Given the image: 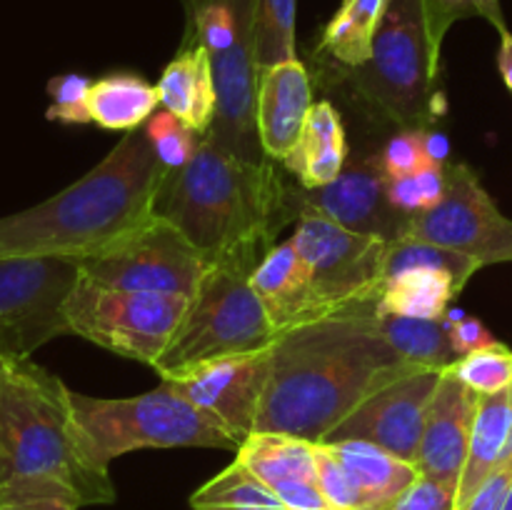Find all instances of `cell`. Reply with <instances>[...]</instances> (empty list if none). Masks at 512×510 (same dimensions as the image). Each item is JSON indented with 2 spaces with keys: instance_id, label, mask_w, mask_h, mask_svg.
I'll return each mask as SVG.
<instances>
[{
  "instance_id": "d590c367",
  "label": "cell",
  "mask_w": 512,
  "mask_h": 510,
  "mask_svg": "<svg viewBox=\"0 0 512 510\" xmlns=\"http://www.w3.org/2000/svg\"><path fill=\"white\" fill-rule=\"evenodd\" d=\"M315 463H318V485L333 510H363V498L353 478L325 443L315 445Z\"/></svg>"
},
{
  "instance_id": "5b68a950",
  "label": "cell",
  "mask_w": 512,
  "mask_h": 510,
  "mask_svg": "<svg viewBox=\"0 0 512 510\" xmlns=\"http://www.w3.org/2000/svg\"><path fill=\"white\" fill-rule=\"evenodd\" d=\"M70 408L80 443L98 468L143 448H220L240 445L210 415L195 408L173 383L135 398H93L70 390Z\"/></svg>"
},
{
  "instance_id": "f546056e",
  "label": "cell",
  "mask_w": 512,
  "mask_h": 510,
  "mask_svg": "<svg viewBox=\"0 0 512 510\" xmlns=\"http://www.w3.org/2000/svg\"><path fill=\"white\" fill-rule=\"evenodd\" d=\"M295 13H298V0H258V13H255V63H258V70L298 60Z\"/></svg>"
},
{
  "instance_id": "d4e9b609",
  "label": "cell",
  "mask_w": 512,
  "mask_h": 510,
  "mask_svg": "<svg viewBox=\"0 0 512 510\" xmlns=\"http://www.w3.org/2000/svg\"><path fill=\"white\" fill-rule=\"evenodd\" d=\"M463 288V280L448 270L405 268L385 278L375 313L400 318H443L450 300Z\"/></svg>"
},
{
  "instance_id": "9c48e42d",
  "label": "cell",
  "mask_w": 512,
  "mask_h": 510,
  "mask_svg": "<svg viewBox=\"0 0 512 510\" xmlns=\"http://www.w3.org/2000/svg\"><path fill=\"white\" fill-rule=\"evenodd\" d=\"M188 298L105 288L80 273L65 303L68 333L123 358L155 365L173 340Z\"/></svg>"
},
{
  "instance_id": "7bdbcfd3",
  "label": "cell",
  "mask_w": 512,
  "mask_h": 510,
  "mask_svg": "<svg viewBox=\"0 0 512 510\" xmlns=\"http://www.w3.org/2000/svg\"><path fill=\"white\" fill-rule=\"evenodd\" d=\"M500 510H512V485H510V490H508V498H505L503 508H500Z\"/></svg>"
},
{
  "instance_id": "e575fe53",
  "label": "cell",
  "mask_w": 512,
  "mask_h": 510,
  "mask_svg": "<svg viewBox=\"0 0 512 510\" xmlns=\"http://www.w3.org/2000/svg\"><path fill=\"white\" fill-rule=\"evenodd\" d=\"M93 80L78 73L55 75L48 83L50 108L45 110V118L65 125H85L90 123L88 113V93Z\"/></svg>"
},
{
  "instance_id": "603a6c76",
  "label": "cell",
  "mask_w": 512,
  "mask_h": 510,
  "mask_svg": "<svg viewBox=\"0 0 512 510\" xmlns=\"http://www.w3.org/2000/svg\"><path fill=\"white\" fill-rule=\"evenodd\" d=\"M343 463L363 498V510H388L418 478V468L368 440L325 443Z\"/></svg>"
},
{
  "instance_id": "83f0119b",
  "label": "cell",
  "mask_w": 512,
  "mask_h": 510,
  "mask_svg": "<svg viewBox=\"0 0 512 510\" xmlns=\"http://www.w3.org/2000/svg\"><path fill=\"white\" fill-rule=\"evenodd\" d=\"M388 3L390 0H343L338 13L325 25L320 50L345 68L368 63Z\"/></svg>"
},
{
  "instance_id": "4316f807",
  "label": "cell",
  "mask_w": 512,
  "mask_h": 510,
  "mask_svg": "<svg viewBox=\"0 0 512 510\" xmlns=\"http://www.w3.org/2000/svg\"><path fill=\"white\" fill-rule=\"evenodd\" d=\"M383 338L395 353L418 368L448 370L458 360L450 340L458 313H445L443 318H400V315L375 313Z\"/></svg>"
},
{
  "instance_id": "ba28073f",
  "label": "cell",
  "mask_w": 512,
  "mask_h": 510,
  "mask_svg": "<svg viewBox=\"0 0 512 510\" xmlns=\"http://www.w3.org/2000/svg\"><path fill=\"white\" fill-rule=\"evenodd\" d=\"M348 70L355 93L400 130L428 128L443 110L423 0H390L370 60Z\"/></svg>"
},
{
  "instance_id": "d6a6232c",
  "label": "cell",
  "mask_w": 512,
  "mask_h": 510,
  "mask_svg": "<svg viewBox=\"0 0 512 510\" xmlns=\"http://www.w3.org/2000/svg\"><path fill=\"white\" fill-rule=\"evenodd\" d=\"M145 135L153 145L155 155L168 170H180L198 148L203 133H195L190 125H185L178 115L168 110H155L145 123Z\"/></svg>"
},
{
  "instance_id": "836d02e7",
  "label": "cell",
  "mask_w": 512,
  "mask_h": 510,
  "mask_svg": "<svg viewBox=\"0 0 512 510\" xmlns=\"http://www.w3.org/2000/svg\"><path fill=\"white\" fill-rule=\"evenodd\" d=\"M445 193V163H425L418 173L388 178L390 203L408 215H420L433 208Z\"/></svg>"
},
{
  "instance_id": "74e56055",
  "label": "cell",
  "mask_w": 512,
  "mask_h": 510,
  "mask_svg": "<svg viewBox=\"0 0 512 510\" xmlns=\"http://www.w3.org/2000/svg\"><path fill=\"white\" fill-rule=\"evenodd\" d=\"M388 510H458V493L438 480L418 475Z\"/></svg>"
},
{
  "instance_id": "44dd1931",
  "label": "cell",
  "mask_w": 512,
  "mask_h": 510,
  "mask_svg": "<svg viewBox=\"0 0 512 510\" xmlns=\"http://www.w3.org/2000/svg\"><path fill=\"white\" fill-rule=\"evenodd\" d=\"M155 88L163 110L178 115L195 133H208L218 113V90L205 48L180 45Z\"/></svg>"
},
{
  "instance_id": "cb8c5ba5",
  "label": "cell",
  "mask_w": 512,
  "mask_h": 510,
  "mask_svg": "<svg viewBox=\"0 0 512 510\" xmlns=\"http://www.w3.org/2000/svg\"><path fill=\"white\" fill-rule=\"evenodd\" d=\"M512 433V388L495 395H480L475 410L473 430H470L468 463H465L463 480L458 488V510L475 495V490L485 483L500 458L505 455Z\"/></svg>"
},
{
  "instance_id": "f1b7e54d",
  "label": "cell",
  "mask_w": 512,
  "mask_h": 510,
  "mask_svg": "<svg viewBox=\"0 0 512 510\" xmlns=\"http://www.w3.org/2000/svg\"><path fill=\"white\" fill-rule=\"evenodd\" d=\"M193 510H288L278 495L250 473L240 460H233L215 478L190 495Z\"/></svg>"
},
{
  "instance_id": "30bf717a",
  "label": "cell",
  "mask_w": 512,
  "mask_h": 510,
  "mask_svg": "<svg viewBox=\"0 0 512 510\" xmlns=\"http://www.w3.org/2000/svg\"><path fill=\"white\" fill-rule=\"evenodd\" d=\"M290 240L303 255L325 315L378 305L390 243L353 233L318 213H300Z\"/></svg>"
},
{
  "instance_id": "ffe728a7",
  "label": "cell",
  "mask_w": 512,
  "mask_h": 510,
  "mask_svg": "<svg viewBox=\"0 0 512 510\" xmlns=\"http://www.w3.org/2000/svg\"><path fill=\"white\" fill-rule=\"evenodd\" d=\"M255 293L263 300L273 330L278 338L298 325L328 318L315 298L308 268L293 240L275 243L250 273Z\"/></svg>"
},
{
  "instance_id": "1f68e13d",
  "label": "cell",
  "mask_w": 512,
  "mask_h": 510,
  "mask_svg": "<svg viewBox=\"0 0 512 510\" xmlns=\"http://www.w3.org/2000/svg\"><path fill=\"white\" fill-rule=\"evenodd\" d=\"M448 370L478 395L503 393L512 388V350L498 340L495 345L463 355Z\"/></svg>"
},
{
  "instance_id": "7a4b0ae2",
  "label": "cell",
  "mask_w": 512,
  "mask_h": 510,
  "mask_svg": "<svg viewBox=\"0 0 512 510\" xmlns=\"http://www.w3.org/2000/svg\"><path fill=\"white\" fill-rule=\"evenodd\" d=\"M155 215L173 223L210 265L253 270L293 218L290 188L275 160L240 158L210 133H203L183 168L170 170Z\"/></svg>"
},
{
  "instance_id": "d6986e66",
  "label": "cell",
  "mask_w": 512,
  "mask_h": 510,
  "mask_svg": "<svg viewBox=\"0 0 512 510\" xmlns=\"http://www.w3.org/2000/svg\"><path fill=\"white\" fill-rule=\"evenodd\" d=\"M310 75L300 60L260 70L255 125L265 158L283 163L298 145L308 115L313 110Z\"/></svg>"
},
{
  "instance_id": "8fae6325",
  "label": "cell",
  "mask_w": 512,
  "mask_h": 510,
  "mask_svg": "<svg viewBox=\"0 0 512 510\" xmlns=\"http://www.w3.org/2000/svg\"><path fill=\"white\" fill-rule=\"evenodd\" d=\"M78 263L85 278L105 288L188 300L210 268L188 238L160 215Z\"/></svg>"
},
{
  "instance_id": "4dcf8cb0",
  "label": "cell",
  "mask_w": 512,
  "mask_h": 510,
  "mask_svg": "<svg viewBox=\"0 0 512 510\" xmlns=\"http://www.w3.org/2000/svg\"><path fill=\"white\" fill-rule=\"evenodd\" d=\"M425 23H428L430 48L440 60L443 40L448 30L463 18H485L498 33L508 30L500 0H423Z\"/></svg>"
},
{
  "instance_id": "60d3db41",
  "label": "cell",
  "mask_w": 512,
  "mask_h": 510,
  "mask_svg": "<svg viewBox=\"0 0 512 510\" xmlns=\"http://www.w3.org/2000/svg\"><path fill=\"white\" fill-rule=\"evenodd\" d=\"M423 148L430 160H435V163H448V138L443 133H433V130L423 128Z\"/></svg>"
},
{
  "instance_id": "2e32d148",
  "label": "cell",
  "mask_w": 512,
  "mask_h": 510,
  "mask_svg": "<svg viewBox=\"0 0 512 510\" xmlns=\"http://www.w3.org/2000/svg\"><path fill=\"white\" fill-rule=\"evenodd\" d=\"M273 348V345H270ZM270 348L215 360L185 378L168 380L195 408L215 420L243 445L255 433L260 403L270 375Z\"/></svg>"
},
{
  "instance_id": "f35d334b",
  "label": "cell",
  "mask_w": 512,
  "mask_h": 510,
  "mask_svg": "<svg viewBox=\"0 0 512 510\" xmlns=\"http://www.w3.org/2000/svg\"><path fill=\"white\" fill-rule=\"evenodd\" d=\"M450 340H453V348L458 353V358L498 343L493 338V333L478 318H463V313H458V318H455L453 330H450Z\"/></svg>"
},
{
  "instance_id": "484cf974",
  "label": "cell",
  "mask_w": 512,
  "mask_h": 510,
  "mask_svg": "<svg viewBox=\"0 0 512 510\" xmlns=\"http://www.w3.org/2000/svg\"><path fill=\"white\" fill-rule=\"evenodd\" d=\"M158 88L133 73H113L93 80L88 93L90 123L115 133L138 130L158 110Z\"/></svg>"
},
{
  "instance_id": "4fadbf2b",
  "label": "cell",
  "mask_w": 512,
  "mask_h": 510,
  "mask_svg": "<svg viewBox=\"0 0 512 510\" xmlns=\"http://www.w3.org/2000/svg\"><path fill=\"white\" fill-rule=\"evenodd\" d=\"M408 238L478 260L512 263V220L495 205L468 163H445V193L433 208L415 215Z\"/></svg>"
},
{
  "instance_id": "ab89813d",
  "label": "cell",
  "mask_w": 512,
  "mask_h": 510,
  "mask_svg": "<svg viewBox=\"0 0 512 510\" xmlns=\"http://www.w3.org/2000/svg\"><path fill=\"white\" fill-rule=\"evenodd\" d=\"M0 510H78L75 505L55 498H23L0 503Z\"/></svg>"
},
{
  "instance_id": "5bb4252c",
  "label": "cell",
  "mask_w": 512,
  "mask_h": 510,
  "mask_svg": "<svg viewBox=\"0 0 512 510\" xmlns=\"http://www.w3.org/2000/svg\"><path fill=\"white\" fill-rule=\"evenodd\" d=\"M290 213H318L353 233L375 235L385 243L408 238L415 215L390 203L388 173L380 153L353 155L343 173L320 188H290Z\"/></svg>"
},
{
  "instance_id": "52a82bcc",
  "label": "cell",
  "mask_w": 512,
  "mask_h": 510,
  "mask_svg": "<svg viewBox=\"0 0 512 510\" xmlns=\"http://www.w3.org/2000/svg\"><path fill=\"white\" fill-rule=\"evenodd\" d=\"M188 33L183 45H200L213 65L218 113L208 133L248 160H268L255 125L260 70L255 63L258 0H183Z\"/></svg>"
},
{
  "instance_id": "6da1fadb",
  "label": "cell",
  "mask_w": 512,
  "mask_h": 510,
  "mask_svg": "<svg viewBox=\"0 0 512 510\" xmlns=\"http://www.w3.org/2000/svg\"><path fill=\"white\" fill-rule=\"evenodd\" d=\"M413 368L383 338L375 308L298 325L270 348L255 430L323 443L365 398Z\"/></svg>"
},
{
  "instance_id": "ac0fdd59",
  "label": "cell",
  "mask_w": 512,
  "mask_h": 510,
  "mask_svg": "<svg viewBox=\"0 0 512 510\" xmlns=\"http://www.w3.org/2000/svg\"><path fill=\"white\" fill-rule=\"evenodd\" d=\"M315 445L285 433L255 430L235 453V460L258 475L288 510H333L318 485Z\"/></svg>"
},
{
  "instance_id": "8d00e7d4",
  "label": "cell",
  "mask_w": 512,
  "mask_h": 510,
  "mask_svg": "<svg viewBox=\"0 0 512 510\" xmlns=\"http://www.w3.org/2000/svg\"><path fill=\"white\" fill-rule=\"evenodd\" d=\"M380 160H383L388 178H403V175L418 173L425 163H430L423 148V128L395 133L385 143V148L380 150Z\"/></svg>"
},
{
  "instance_id": "e0dca14e",
  "label": "cell",
  "mask_w": 512,
  "mask_h": 510,
  "mask_svg": "<svg viewBox=\"0 0 512 510\" xmlns=\"http://www.w3.org/2000/svg\"><path fill=\"white\" fill-rule=\"evenodd\" d=\"M480 395L470 390L453 370H443L430 398L415 468L420 475L448 485L458 493L468 463L470 430Z\"/></svg>"
},
{
  "instance_id": "7402d4cb",
  "label": "cell",
  "mask_w": 512,
  "mask_h": 510,
  "mask_svg": "<svg viewBox=\"0 0 512 510\" xmlns=\"http://www.w3.org/2000/svg\"><path fill=\"white\" fill-rule=\"evenodd\" d=\"M348 158L340 113L330 100H320L310 110L303 135L283 160V168L300 180V188H320L343 173Z\"/></svg>"
},
{
  "instance_id": "b9f144b4",
  "label": "cell",
  "mask_w": 512,
  "mask_h": 510,
  "mask_svg": "<svg viewBox=\"0 0 512 510\" xmlns=\"http://www.w3.org/2000/svg\"><path fill=\"white\" fill-rule=\"evenodd\" d=\"M498 70H500V75H503L505 88L512 93V33L510 30H503V33H500Z\"/></svg>"
},
{
  "instance_id": "9a60e30c",
  "label": "cell",
  "mask_w": 512,
  "mask_h": 510,
  "mask_svg": "<svg viewBox=\"0 0 512 510\" xmlns=\"http://www.w3.org/2000/svg\"><path fill=\"white\" fill-rule=\"evenodd\" d=\"M443 370L413 368L365 398L323 443L368 440L415 465L430 398Z\"/></svg>"
},
{
  "instance_id": "8992f818",
  "label": "cell",
  "mask_w": 512,
  "mask_h": 510,
  "mask_svg": "<svg viewBox=\"0 0 512 510\" xmlns=\"http://www.w3.org/2000/svg\"><path fill=\"white\" fill-rule=\"evenodd\" d=\"M250 273L253 268L240 263L210 265L173 340L155 360L160 378H185L215 360L265 350L278 340Z\"/></svg>"
},
{
  "instance_id": "277c9868",
  "label": "cell",
  "mask_w": 512,
  "mask_h": 510,
  "mask_svg": "<svg viewBox=\"0 0 512 510\" xmlns=\"http://www.w3.org/2000/svg\"><path fill=\"white\" fill-rule=\"evenodd\" d=\"M23 498L108 505L115 485L83 450L63 380L30 358H0V503Z\"/></svg>"
},
{
  "instance_id": "7c38bea8",
  "label": "cell",
  "mask_w": 512,
  "mask_h": 510,
  "mask_svg": "<svg viewBox=\"0 0 512 510\" xmlns=\"http://www.w3.org/2000/svg\"><path fill=\"white\" fill-rule=\"evenodd\" d=\"M78 278L80 263L73 258H0V358H30L68 333L65 303Z\"/></svg>"
},
{
  "instance_id": "3957f363",
  "label": "cell",
  "mask_w": 512,
  "mask_h": 510,
  "mask_svg": "<svg viewBox=\"0 0 512 510\" xmlns=\"http://www.w3.org/2000/svg\"><path fill=\"white\" fill-rule=\"evenodd\" d=\"M170 170L145 130H130L90 173L58 195L0 218V258L50 255L83 260L155 215Z\"/></svg>"
}]
</instances>
